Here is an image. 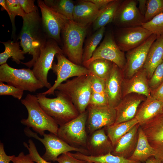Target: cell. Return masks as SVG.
Returning a JSON list of instances; mask_svg holds the SVG:
<instances>
[{"label":"cell","mask_w":163,"mask_h":163,"mask_svg":"<svg viewBox=\"0 0 163 163\" xmlns=\"http://www.w3.org/2000/svg\"><path fill=\"white\" fill-rule=\"evenodd\" d=\"M22 29L18 39L20 45L26 54L32 56V59L21 63L30 68L39 58L40 50L49 38L43 26L39 11L26 14L23 18Z\"/></svg>","instance_id":"6da1fadb"},{"label":"cell","mask_w":163,"mask_h":163,"mask_svg":"<svg viewBox=\"0 0 163 163\" xmlns=\"http://www.w3.org/2000/svg\"><path fill=\"white\" fill-rule=\"evenodd\" d=\"M21 101L26 108L28 113L27 119L21 120L22 124L29 128H32L41 136H43L46 130L57 135L59 125L42 108L36 95L28 94Z\"/></svg>","instance_id":"7a4b0ae2"},{"label":"cell","mask_w":163,"mask_h":163,"mask_svg":"<svg viewBox=\"0 0 163 163\" xmlns=\"http://www.w3.org/2000/svg\"><path fill=\"white\" fill-rule=\"evenodd\" d=\"M56 97L49 98L42 93L36 96L42 108L61 126L77 117L79 113L71 101L57 90Z\"/></svg>","instance_id":"3957f363"},{"label":"cell","mask_w":163,"mask_h":163,"mask_svg":"<svg viewBox=\"0 0 163 163\" xmlns=\"http://www.w3.org/2000/svg\"><path fill=\"white\" fill-rule=\"evenodd\" d=\"M87 27L68 20L61 31L64 54L72 62L82 65L83 45Z\"/></svg>","instance_id":"277c9868"},{"label":"cell","mask_w":163,"mask_h":163,"mask_svg":"<svg viewBox=\"0 0 163 163\" xmlns=\"http://www.w3.org/2000/svg\"><path fill=\"white\" fill-rule=\"evenodd\" d=\"M92 74L75 77L59 85L56 90L65 95L72 103L79 113L86 110L92 92Z\"/></svg>","instance_id":"5b68a950"},{"label":"cell","mask_w":163,"mask_h":163,"mask_svg":"<svg viewBox=\"0 0 163 163\" xmlns=\"http://www.w3.org/2000/svg\"><path fill=\"white\" fill-rule=\"evenodd\" d=\"M0 82L30 92L44 87L30 68L17 69L7 63L0 66Z\"/></svg>","instance_id":"8992f818"},{"label":"cell","mask_w":163,"mask_h":163,"mask_svg":"<svg viewBox=\"0 0 163 163\" xmlns=\"http://www.w3.org/2000/svg\"><path fill=\"white\" fill-rule=\"evenodd\" d=\"M24 133L29 137H33L41 142L45 146L46 151L42 157L47 161H57L58 157L62 154L70 151L79 152L84 155H89L88 151L82 148L73 147L69 144L58 135L50 133H44L43 138H40L36 133L32 132L28 127L24 129Z\"/></svg>","instance_id":"52a82bcc"},{"label":"cell","mask_w":163,"mask_h":163,"mask_svg":"<svg viewBox=\"0 0 163 163\" xmlns=\"http://www.w3.org/2000/svg\"><path fill=\"white\" fill-rule=\"evenodd\" d=\"M87 110L69 122L60 126L58 136L74 147H86L88 137L86 123Z\"/></svg>","instance_id":"ba28073f"},{"label":"cell","mask_w":163,"mask_h":163,"mask_svg":"<svg viewBox=\"0 0 163 163\" xmlns=\"http://www.w3.org/2000/svg\"><path fill=\"white\" fill-rule=\"evenodd\" d=\"M55 56L57 62H53L51 69L56 75V78L50 88L42 93L43 94L54 95L58 86L69 78L92 74L88 68L72 62L63 53H58Z\"/></svg>","instance_id":"9c48e42d"},{"label":"cell","mask_w":163,"mask_h":163,"mask_svg":"<svg viewBox=\"0 0 163 163\" xmlns=\"http://www.w3.org/2000/svg\"><path fill=\"white\" fill-rule=\"evenodd\" d=\"M58 53L63 54L62 49L55 40L49 38L41 49L39 56L33 66L32 70L35 77L48 89L52 87L47 79L48 72L51 69L54 57Z\"/></svg>","instance_id":"30bf717a"},{"label":"cell","mask_w":163,"mask_h":163,"mask_svg":"<svg viewBox=\"0 0 163 163\" xmlns=\"http://www.w3.org/2000/svg\"><path fill=\"white\" fill-rule=\"evenodd\" d=\"M102 59L110 61L123 70L126 59L125 52L121 50L114 40L113 32L110 31L107 33L99 46L96 48L91 58L82 64L87 67L93 60Z\"/></svg>","instance_id":"8fae6325"},{"label":"cell","mask_w":163,"mask_h":163,"mask_svg":"<svg viewBox=\"0 0 163 163\" xmlns=\"http://www.w3.org/2000/svg\"><path fill=\"white\" fill-rule=\"evenodd\" d=\"M37 2L41 10L43 26L47 37L58 44L61 43L60 34L69 20L47 5L44 1L38 0Z\"/></svg>","instance_id":"7c38bea8"},{"label":"cell","mask_w":163,"mask_h":163,"mask_svg":"<svg viewBox=\"0 0 163 163\" xmlns=\"http://www.w3.org/2000/svg\"><path fill=\"white\" fill-rule=\"evenodd\" d=\"M113 33L117 44L124 52L140 45L152 34L142 26L119 28Z\"/></svg>","instance_id":"4fadbf2b"},{"label":"cell","mask_w":163,"mask_h":163,"mask_svg":"<svg viewBox=\"0 0 163 163\" xmlns=\"http://www.w3.org/2000/svg\"><path fill=\"white\" fill-rule=\"evenodd\" d=\"M137 0H123L118 6L112 22L118 28L142 26L144 16L137 6Z\"/></svg>","instance_id":"5bb4252c"},{"label":"cell","mask_w":163,"mask_h":163,"mask_svg":"<svg viewBox=\"0 0 163 163\" xmlns=\"http://www.w3.org/2000/svg\"><path fill=\"white\" fill-rule=\"evenodd\" d=\"M157 37L152 34L142 44L126 52V64L123 70L124 78L131 77L144 67L149 50Z\"/></svg>","instance_id":"9a60e30c"},{"label":"cell","mask_w":163,"mask_h":163,"mask_svg":"<svg viewBox=\"0 0 163 163\" xmlns=\"http://www.w3.org/2000/svg\"><path fill=\"white\" fill-rule=\"evenodd\" d=\"M86 110L88 113L86 129L90 134L113 125L115 122L116 110L109 105L99 107L88 105Z\"/></svg>","instance_id":"2e32d148"},{"label":"cell","mask_w":163,"mask_h":163,"mask_svg":"<svg viewBox=\"0 0 163 163\" xmlns=\"http://www.w3.org/2000/svg\"><path fill=\"white\" fill-rule=\"evenodd\" d=\"M140 126L154 149V157L163 161V113Z\"/></svg>","instance_id":"e0dca14e"},{"label":"cell","mask_w":163,"mask_h":163,"mask_svg":"<svg viewBox=\"0 0 163 163\" xmlns=\"http://www.w3.org/2000/svg\"><path fill=\"white\" fill-rule=\"evenodd\" d=\"M147 97L142 95L132 93L123 97L115 108L116 119L114 124L125 122L135 117L138 109Z\"/></svg>","instance_id":"ac0fdd59"},{"label":"cell","mask_w":163,"mask_h":163,"mask_svg":"<svg viewBox=\"0 0 163 163\" xmlns=\"http://www.w3.org/2000/svg\"><path fill=\"white\" fill-rule=\"evenodd\" d=\"M124 78L123 70L114 63L110 74L105 81V93L108 105L115 108L123 97L122 85Z\"/></svg>","instance_id":"d6986e66"},{"label":"cell","mask_w":163,"mask_h":163,"mask_svg":"<svg viewBox=\"0 0 163 163\" xmlns=\"http://www.w3.org/2000/svg\"><path fill=\"white\" fill-rule=\"evenodd\" d=\"M151 90L147 73L144 67L129 78H124L122 85L123 97L132 93L145 96L151 95Z\"/></svg>","instance_id":"ffe728a7"},{"label":"cell","mask_w":163,"mask_h":163,"mask_svg":"<svg viewBox=\"0 0 163 163\" xmlns=\"http://www.w3.org/2000/svg\"><path fill=\"white\" fill-rule=\"evenodd\" d=\"M88 139L86 147L90 155L98 156L111 153L113 146L105 132V128L97 130Z\"/></svg>","instance_id":"44dd1931"},{"label":"cell","mask_w":163,"mask_h":163,"mask_svg":"<svg viewBox=\"0 0 163 163\" xmlns=\"http://www.w3.org/2000/svg\"><path fill=\"white\" fill-rule=\"evenodd\" d=\"M102 9H99L88 0L79 1L75 4L73 20L78 24L88 27L99 15Z\"/></svg>","instance_id":"7402d4cb"},{"label":"cell","mask_w":163,"mask_h":163,"mask_svg":"<svg viewBox=\"0 0 163 163\" xmlns=\"http://www.w3.org/2000/svg\"><path fill=\"white\" fill-rule=\"evenodd\" d=\"M140 126L138 123L123 136L113 147L111 153L127 159L130 157L137 145Z\"/></svg>","instance_id":"603a6c76"},{"label":"cell","mask_w":163,"mask_h":163,"mask_svg":"<svg viewBox=\"0 0 163 163\" xmlns=\"http://www.w3.org/2000/svg\"><path fill=\"white\" fill-rule=\"evenodd\" d=\"M163 101L150 95L140 104L135 118L141 126L163 113Z\"/></svg>","instance_id":"cb8c5ba5"},{"label":"cell","mask_w":163,"mask_h":163,"mask_svg":"<svg viewBox=\"0 0 163 163\" xmlns=\"http://www.w3.org/2000/svg\"><path fill=\"white\" fill-rule=\"evenodd\" d=\"M163 61V34L158 37L151 45L144 68L148 80L157 66Z\"/></svg>","instance_id":"d4e9b609"},{"label":"cell","mask_w":163,"mask_h":163,"mask_svg":"<svg viewBox=\"0 0 163 163\" xmlns=\"http://www.w3.org/2000/svg\"><path fill=\"white\" fill-rule=\"evenodd\" d=\"M154 149L150 144L148 139L140 126L138 129L137 145L132 155L128 159L144 163L150 157L154 156Z\"/></svg>","instance_id":"484cf974"},{"label":"cell","mask_w":163,"mask_h":163,"mask_svg":"<svg viewBox=\"0 0 163 163\" xmlns=\"http://www.w3.org/2000/svg\"><path fill=\"white\" fill-rule=\"evenodd\" d=\"M122 0H112L105 7L93 23L94 31L104 27L107 24L112 22L117 9Z\"/></svg>","instance_id":"4316f807"},{"label":"cell","mask_w":163,"mask_h":163,"mask_svg":"<svg viewBox=\"0 0 163 163\" xmlns=\"http://www.w3.org/2000/svg\"><path fill=\"white\" fill-rule=\"evenodd\" d=\"M5 46L4 52L0 54V65L5 64L8 59L11 57L12 61L17 64L21 63V60H24L25 54L22 50L20 49V42H14L10 40L6 42H1Z\"/></svg>","instance_id":"83f0119b"},{"label":"cell","mask_w":163,"mask_h":163,"mask_svg":"<svg viewBox=\"0 0 163 163\" xmlns=\"http://www.w3.org/2000/svg\"><path fill=\"white\" fill-rule=\"evenodd\" d=\"M138 123V121L135 117L129 121L105 127L107 134L113 147L123 136Z\"/></svg>","instance_id":"f1b7e54d"},{"label":"cell","mask_w":163,"mask_h":163,"mask_svg":"<svg viewBox=\"0 0 163 163\" xmlns=\"http://www.w3.org/2000/svg\"><path fill=\"white\" fill-rule=\"evenodd\" d=\"M71 154L76 158L93 163H143L114 155L111 153L98 156L86 155L78 152L74 153L71 152Z\"/></svg>","instance_id":"f546056e"},{"label":"cell","mask_w":163,"mask_h":163,"mask_svg":"<svg viewBox=\"0 0 163 163\" xmlns=\"http://www.w3.org/2000/svg\"><path fill=\"white\" fill-rule=\"evenodd\" d=\"M113 64L110 61L99 59L91 62L86 68L92 74L106 80L110 74Z\"/></svg>","instance_id":"4dcf8cb0"},{"label":"cell","mask_w":163,"mask_h":163,"mask_svg":"<svg viewBox=\"0 0 163 163\" xmlns=\"http://www.w3.org/2000/svg\"><path fill=\"white\" fill-rule=\"evenodd\" d=\"M105 30V27L98 29L87 39L83 48L82 64L92 57L103 38Z\"/></svg>","instance_id":"1f68e13d"},{"label":"cell","mask_w":163,"mask_h":163,"mask_svg":"<svg viewBox=\"0 0 163 163\" xmlns=\"http://www.w3.org/2000/svg\"><path fill=\"white\" fill-rule=\"evenodd\" d=\"M45 4L69 20L73 19L75 4L71 0H45Z\"/></svg>","instance_id":"d6a6232c"},{"label":"cell","mask_w":163,"mask_h":163,"mask_svg":"<svg viewBox=\"0 0 163 163\" xmlns=\"http://www.w3.org/2000/svg\"><path fill=\"white\" fill-rule=\"evenodd\" d=\"M6 5L8 9L7 12L10 17L13 27V34L15 33L16 28L14 19L17 16L24 17L26 14L24 12L18 0H5Z\"/></svg>","instance_id":"836d02e7"},{"label":"cell","mask_w":163,"mask_h":163,"mask_svg":"<svg viewBox=\"0 0 163 163\" xmlns=\"http://www.w3.org/2000/svg\"><path fill=\"white\" fill-rule=\"evenodd\" d=\"M142 26L158 37L163 34V13L143 23Z\"/></svg>","instance_id":"e575fe53"},{"label":"cell","mask_w":163,"mask_h":163,"mask_svg":"<svg viewBox=\"0 0 163 163\" xmlns=\"http://www.w3.org/2000/svg\"><path fill=\"white\" fill-rule=\"evenodd\" d=\"M163 13V0H147V10L144 16L145 23Z\"/></svg>","instance_id":"d590c367"},{"label":"cell","mask_w":163,"mask_h":163,"mask_svg":"<svg viewBox=\"0 0 163 163\" xmlns=\"http://www.w3.org/2000/svg\"><path fill=\"white\" fill-rule=\"evenodd\" d=\"M24 92L22 89L0 82V96L11 95L15 98L21 100Z\"/></svg>","instance_id":"8d00e7d4"},{"label":"cell","mask_w":163,"mask_h":163,"mask_svg":"<svg viewBox=\"0 0 163 163\" xmlns=\"http://www.w3.org/2000/svg\"><path fill=\"white\" fill-rule=\"evenodd\" d=\"M163 82V61L154 70L151 77L148 80L149 87L151 91L158 87Z\"/></svg>","instance_id":"74e56055"},{"label":"cell","mask_w":163,"mask_h":163,"mask_svg":"<svg viewBox=\"0 0 163 163\" xmlns=\"http://www.w3.org/2000/svg\"><path fill=\"white\" fill-rule=\"evenodd\" d=\"M28 142V145L25 142L23 143V145L28 150L30 156L34 162L37 163H51L44 159L40 155L35 145L31 139H30Z\"/></svg>","instance_id":"f35d334b"},{"label":"cell","mask_w":163,"mask_h":163,"mask_svg":"<svg viewBox=\"0 0 163 163\" xmlns=\"http://www.w3.org/2000/svg\"><path fill=\"white\" fill-rule=\"evenodd\" d=\"M106 80L92 74L91 85L92 91L106 95Z\"/></svg>","instance_id":"ab89813d"},{"label":"cell","mask_w":163,"mask_h":163,"mask_svg":"<svg viewBox=\"0 0 163 163\" xmlns=\"http://www.w3.org/2000/svg\"><path fill=\"white\" fill-rule=\"evenodd\" d=\"M89 105L99 107L108 105L106 95L92 91Z\"/></svg>","instance_id":"60d3db41"},{"label":"cell","mask_w":163,"mask_h":163,"mask_svg":"<svg viewBox=\"0 0 163 163\" xmlns=\"http://www.w3.org/2000/svg\"><path fill=\"white\" fill-rule=\"evenodd\" d=\"M18 1L26 14L39 11L37 7L34 4V0H18Z\"/></svg>","instance_id":"b9f144b4"},{"label":"cell","mask_w":163,"mask_h":163,"mask_svg":"<svg viewBox=\"0 0 163 163\" xmlns=\"http://www.w3.org/2000/svg\"><path fill=\"white\" fill-rule=\"evenodd\" d=\"M57 161L59 163H86V161L78 159L73 156L70 152L62 154L59 156Z\"/></svg>","instance_id":"7bdbcfd3"},{"label":"cell","mask_w":163,"mask_h":163,"mask_svg":"<svg viewBox=\"0 0 163 163\" xmlns=\"http://www.w3.org/2000/svg\"><path fill=\"white\" fill-rule=\"evenodd\" d=\"M11 161L13 163H35L29 154L25 155L23 152H21L17 156L14 155Z\"/></svg>","instance_id":"ee69618b"},{"label":"cell","mask_w":163,"mask_h":163,"mask_svg":"<svg viewBox=\"0 0 163 163\" xmlns=\"http://www.w3.org/2000/svg\"><path fill=\"white\" fill-rule=\"evenodd\" d=\"M14 155H7L4 150L3 144L0 143V163H10Z\"/></svg>","instance_id":"f6af8a7d"},{"label":"cell","mask_w":163,"mask_h":163,"mask_svg":"<svg viewBox=\"0 0 163 163\" xmlns=\"http://www.w3.org/2000/svg\"><path fill=\"white\" fill-rule=\"evenodd\" d=\"M151 95L158 100L163 101V82L156 88L151 91Z\"/></svg>","instance_id":"bcb514c9"},{"label":"cell","mask_w":163,"mask_h":163,"mask_svg":"<svg viewBox=\"0 0 163 163\" xmlns=\"http://www.w3.org/2000/svg\"><path fill=\"white\" fill-rule=\"evenodd\" d=\"M94 4L100 10L105 7L112 0H88Z\"/></svg>","instance_id":"7dc6e473"},{"label":"cell","mask_w":163,"mask_h":163,"mask_svg":"<svg viewBox=\"0 0 163 163\" xmlns=\"http://www.w3.org/2000/svg\"><path fill=\"white\" fill-rule=\"evenodd\" d=\"M139 2L138 7L141 14L144 16L147 8V0H138Z\"/></svg>","instance_id":"c3c4849f"},{"label":"cell","mask_w":163,"mask_h":163,"mask_svg":"<svg viewBox=\"0 0 163 163\" xmlns=\"http://www.w3.org/2000/svg\"><path fill=\"white\" fill-rule=\"evenodd\" d=\"M145 163H163V161L152 156L146 161Z\"/></svg>","instance_id":"681fc988"},{"label":"cell","mask_w":163,"mask_h":163,"mask_svg":"<svg viewBox=\"0 0 163 163\" xmlns=\"http://www.w3.org/2000/svg\"><path fill=\"white\" fill-rule=\"evenodd\" d=\"M0 5L1 6V10H5L7 12L8 9L6 5L5 0H0Z\"/></svg>","instance_id":"f907efd6"},{"label":"cell","mask_w":163,"mask_h":163,"mask_svg":"<svg viewBox=\"0 0 163 163\" xmlns=\"http://www.w3.org/2000/svg\"><path fill=\"white\" fill-rule=\"evenodd\" d=\"M86 163H93L90 161H86Z\"/></svg>","instance_id":"816d5d0a"},{"label":"cell","mask_w":163,"mask_h":163,"mask_svg":"<svg viewBox=\"0 0 163 163\" xmlns=\"http://www.w3.org/2000/svg\"></svg>","instance_id":"f5cc1de1"}]
</instances>
